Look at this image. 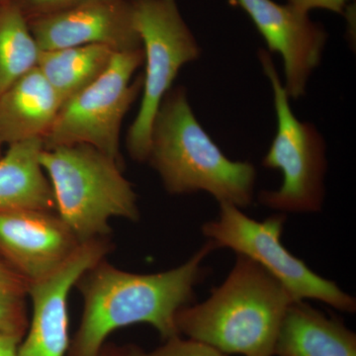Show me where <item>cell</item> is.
<instances>
[{"label":"cell","instance_id":"cell-1","mask_svg":"<svg viewBox=\"0 0 356 356\" xmlns=\"http://www.w3.org/2000/svg\"><path fill=\"white\" fill-rule=\"evenodd\" d=\"M214 250L208 241L181 266L153 274L127 273L105 259L98 262L76 284L83 312L67 356H99L107 337L131 325H151L165 341L180 336L175 318L193 300L207 273L204 259Z\"/></svg>","mask_w":356,"mask_h":356},{"label":"cell","instance_id":"cell-2","mask_svg":"<svg viewBox=\"0 0 356 356\" xmlns=\"http://www.w3.org/2000/svg\"><path fill=\"white\" fill-rule=\"evenodd\" d=\"M147 161L172 195L207 192L219 204L240 209L254 200V165L225 156L199 123L184 86H172L161 100L152 123Z\"/></svg>","mask_w":356,"mask_h":356},{"label":"cell","instance_id":"cell-3","mask_svg":"<svg viewBox=\"0 0 356 356\" xmlns=\"http://www.w3.org/2000/svg\"><path fill=\"white\" fill-rule=\"evenodd\" d=\"M293 299L282 284L257 262L236 254L228 277L209 298L178 312L179 334L222 353L274 356L282 318Z\"/></svg>","mask_w":356,"mask_h":356},{"label":"cell","instance_id":"cell-4","mask_svg":"<svg viewBox=\"0 0 356 356\" xmlns=\"http://www.w3.org/2000/svg\"><path fill=\"white\" fill-rule=\"evenodd\" d=\"M40 163L53 188L56 212L79 242L106 238L112 218L139 220L137 194L123 166L96 147H44Z\"/></svg>","mask_w":356,"mask_h":356},{"label":"cell","instance_id":"cell-5","mask_svg":"<svg viewBox=\"0 0 356 356\" xmlns=\"http://www.w3.org/2000/svg\"><path fill=\"white\" fill-rule=\"evenodd\" d=\"M257 57L273 88L277 120L275 137L262 165L280 170L283 175L280 188L261 191L259 202L282 214L320 212L325 200L327 170L324 137L314 124L300 121L293 113L290 97L271 54L259 49Z\"/></svg>","mask_w":356,"mask_h":356},{"label":"cell","instance_id":"cell-6","mask_svg":"<svg viewBox=\"0 0 356 356\" xmlns=\"http://www.w3.org/2000/svg\"><path fill=\"white\" fill-rule=\"evenodd\" d=\"M130 2L146 70L139 112L129 128L126 147L134 161L144 163L156 110L181 67L201 57V48L182 17L177 0Z\"/></svg>","mask_w":356,"mask_h":356},{"label":"cell","instance_id":"cell-7","mask_svg":"<svg viewBox=\"0 0 356 356\" xmlns=\"http://www.w3.org/2000/svg\"><path fill=\"white\" fill-rule=\"evenodd\" d=\"M219 205L217 219L202 226L203 235L215 248H231L257 262L280 281L294 302L318 300L337 310L355 313V297L314 273L281 243L286 215L280 213L259 222L231 204Z\"/></svg>","mask_w":356,"mask_h":356},{"label":"cell","instance_id":"cell-8","mask_svg":"<svg viewBox=\"0 0 356 356\" xmlns=\"http://www.w3.org/2000/svg\"><path fill=\"white\" fill-rule=\"evenodd\" d=\"M144 60L143 49L115 54L99 79L63 105L43 139L44 149L90 145L124 166L120 153L122 123L142 95L143 74L133 81L132 77Z\"/></svg>","mask_w":356,"mask_h":356},{"label":"cell","instance_id":"cell-9","mask_svg":"<svg viewBox=\"0 0 356 356\" xmlns=\"http://www.w3.org/2000/svg\"><path fill=\"white\" fill-rule=\"evenodd\" d=\"M111 250L106 238L81 243L53 273L28 284L32 318L18 346L19 356H67L70 348L69 296L86 271Z\"/></svg>","mask_w":356,"mask_h":356},{"label":"cell","instance_id":"cell-10","mask_svg":"<svg viewBox=\"0 0 356 356\" xmlns=\"http://www.w3.org/2000/svg\"><path fill=\"white\" fill-rule=\"evenodd\" d=\"M270 54L280 55L284 67V86L290 99L306 95L314 70L322 62L329 34L309 14L273 0H236Z\"/></svg>","mask_w":356,"mask_h":356},{"label":"cell","instance_id":"cell-11","mask_svg":"<svg viewBox=\"0 0 356 356\" xmlns=\"http://www.w3.org/2000/svg\"><path fill=\"white\" fill-rule=\"evenodd\" d=\"M41 51L102 44L122 53L143 49L130 0H91L28 20Z\"/></svg>","mask_w":356,"mask_h":356},{"label":"cell","instance_id":"cell-12","mask_svg":"<svg viewBox=\"0 0 356 356\" xmlns=\"http://www.w3.org/2000/svg\"><path fill=\"white\" fill-rule=\"evenodd\" d=\"M81 243L55 211L0 213V259L27 284L56 270Z\"/></svg>","mask_w":356,"mask_h":356},{"label":"cell","instance_id":"cell-13","mask_svg":"<svg viewBox=\"0 0 356 356\" xmlns=\"http://www.w3.org/2000/svg\"><path fill=\"white\" fill-rule=\"evenodd\" d=\"M63 104L38 67L0 95V145L43 140Z\"/></svg>","mask_w":356,"mask_h":356},{"label":"cell","instance_id":"cell-14","mask_svg":"<svg viewBox=\"0 0 356 356\" xmlns=\"http://www.w3.org/2000/svg\"><path fill=\"white\" fill-rule=\"evenodd\" d=\"M274 356H356V334L304 301L292 302L281 322Z\"/></svg>","mask_w":356,"mask_h":356},{"label":"cell","instance_id":"cell-15","mask_svg":"<svg viewBox=\"0 0 356 356\" xmlns=\"http://www.w3.org/2000/svg\"><path fill=\"white\" fill-rule=\"evenodd\" d=\"M43 140L9 145L0 156V213L23 209L56 211L53 188L40 156Z\"/></svg>","mask_w":356,"mask_h":356},{"label":"cell","instance_id":"cell-16","mask_svg":"<svg viewBox=\"0 0 356 356\" xmlns=\"http://www.w3.org/2000/svg\"><path fill=\"white\" fill-rule=\"evenodd\" d=\"M115 54L102 44L41 51L37 67L64 105L104 74Z\"/></svg>","mask_w":356,"mask_h":356},{"label":"cell","instance_id":"cell-17","mask_svg":"<svg viewBox=\"0 0 356 356\" xmlns=\"http://www.w3.org/2000/svg\"><path fill=\"white\" fill-rule=\"evenodd\" d=\"M38 44L13 1L0 4V95L38 65Z\"/></svg>","mask_w":356,"mask_h":356},{"label":"cell","instance_id":"cell-18","mask_svg":"<svg viewBox=\"0 0 356 356\" xmlns=\"http://www.w3.org/2000/svg\"><path fill=\"white\" fill-rule=\"evenodd\" d=\"M24 293L0 287V336L22 341L29 325Z\"/></svg>","mask_w":356,"mask_h":356},{"label":"cell","instance_id":"cell-19","mask_svg":"<svg viewBox=\"0 0 356 356\" xmlns=\"http://www.w3.org/2000/svg\"><path fill=\"white\" fill-rule=\"evenodd\" d=\"M118 356H225L221 351L194 339H182L180 336L165 341L161 348L146 351L139 346H130L115 348Z\"/></svg>","mask_w":356,"mask_h":356},{"label":"cell","instance_id":"cell-20","mask_svg":"<svg viewBox=\"0 0 356 356\" xmlns=\"http://www.w3.org/2000/svg\"><path fill=\"white\" fill-rule=\"evenodd\" d=\"M11 1L19 8L26 19L31 20L67 10L91 0H11Z\"/></svg>","mask_w":356,"mask_h":356},{"label":"cell","instance_id":"cell-21","mask_svg":"<svg viewBox=\"0 0 356 356\" xmlns=\"http://www.w3.org/2000/svg\"><path fill=\"white\" fill-rule=\"evenodd\" d=\"M350 1V0H287V4L307 14L314 9H324L343 15Z\"/></svg>","mask_w":356,"mask_h":356},{"label":"cell","instance_id":"cell-22","mask_svg":"<svg viewBox=\"0 0 356 356\" xmlns=\"http://www.w3.org/2000/svg\"><path fill=\"white\" fill-rule=\"evenodd\" d=\"M0 287L27 294L28 284L6 262L0 259Z\"/></svg>","mask_w":356,"mask_h":356},{"label":"cell","instance_id":"cell-23","mask_svg":"<svg viewBox=\"0 0 356 356\" xmlns=\"http://www.w3.org/2000/svg\"><path fill=\"white\" fill-rule=\"evenodd\" d=\"M20 339L13 337L0 336V356L18 355Z\"/></svg>","mask_w":356,"mask_h":356},{"label":"cell","instance_id":"cell-24","mask_svg":"<svg viewBox=\"0 0 356 356\" xmlns=\"http://www.w3.org/2000/svg\"><path fill=\"white\" fill-rule=\"evenodd\" d=\"M99 356H118L114 346H108V348H103Z\"/></svg>","mask_w":356,"mask_h":356},{"label":"cell","instance_id":"cell-25","mask_svg":"<svg viewBox=\"0 0 356 356\" xmlns=\"http://www.w3.org/2000/svg\"><path fill=\"white\" fill-rule=\"evenodd\" d=\"M11 1V0H0V4L6 3V2Z\"/></svg>","mask_w":356,"mask_h":356},{"label":"cell","instance_id":"cell-26","mask_svg":"<svg viewBox=\"0 0 356 356\" xmlns=\"http://www.w3.org/2000/svg\"><path fill=\"white\" fill-rule=\"evenodd\" d=\"M0 156H1V145H0Z\"/></svg>","mask_w":356,"mask_h":356}]
</instances>
